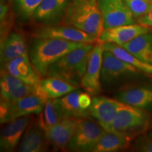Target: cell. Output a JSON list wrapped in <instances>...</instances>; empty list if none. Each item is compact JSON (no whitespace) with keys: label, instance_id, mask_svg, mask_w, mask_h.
I'll return each instance as SVG.
<instances>
[{"label":"cell","instance_id":"cell-5","mask_svg":"<svg viewBox=\"0 0 152 152\" xmlns=\"http://www.w3.org/2000/svg\"><path fill=\"white\" fill-rule=\"evenodd\" d=\"M141 73L137 68L105 49L102 58L101 83L103 90H115L124 80Z\"/></svg>","mask_w":152,"mask_h":152},{"label":"cell","instance_id":"cell-20","mask_svg":"<svg viewBox=\"0 0 152 152\" xmlns=\"http://www.w3.org/2000/svg\"><path fill=\"white\" fill-rule=\"evenodd\" d=\"M49 146L45 131L36 123L28 125L19 142L18 151L20 152H42L47 151Z\"/></svg>","mask_w":152,"mask_h":152},{"label":"cell","instance_id":"cell-1","mask_svg":"<svg viewBox=\"0 0 152 152\" xmlns=\"http://www.w3.org/2000/svg\"><path fill=\"white\" fill-rule=\"evenodd\" d=\"M85 45L86 44L54 38L33 37L28 48V55L38 74L47 77L52 64L64 55Z\"/></svg>","mask_w":152,"mask_h":152},{"label":"cell","instance_id":"cell-26","mask_svg":"<svg viewBox=\"0 0 152 152\" xmlns=\"http://www.w3.org/2000/svg\"><path fill=\"white\" fill-rule=\"evenodd\" d=\"M39 114L37 123L44 131L52 128L63 119L54 105V99L47 100Z\"/></svg>","mask_w":152,"mask_h":152},{"label":"cell","instance_id":"cell-17","mask_svg":"<svg viewBox=\"0 0 152 152\" xmlns=\"http://www.w3.org/2000/svg\"><path fill=\"white\" fill-rule=\"evenodd\" d=\"M30 120V115H26L6 123L0 134V151L11 152L16 149Z\"/></svg>","mask_w":152,"mask_h":152},{"label":"cell","instance_id":"cell-28","mask_svg":"<svg viewBox=\"0 0 152 152\" xmlns=\"http://www.w3.org/2000/svg\"><path fill=\"white\" fill-rule=\"evenodd\" d=\"M134 151L152 152V131L147 130L134 138L132 143Z\"/></svg>","mask_w":152,"mask_h":152},{"label":"cell","instance_id":"cell-12","mask_svg":"<svg viewBox=\"0 0 152 152\" xmlns=\"http://www.w3.org/2000/svg\"><path fill=\"white\" fill-rule=\"evenodd\" d=\"M125 103L105 96H95L90 107L91 117L96 120L106 130L110 131L113 120Z\"/></svg>","mask_w":152,"mask_h":152},{"label":"cell","instance_id":"cell-9","mask_svg":"<svg viewBox=\"0 0 152 152\" xmlns=\"http://www.w3.org/2000/svg\"><path fill=\"white\" fill-rule=\"evenodd\" d=\"M98 3L104 30L137 23L125 0H98Z\"/></svg>","mask_w":152,"mask_h":152},{"label":"cell","instance_id":"cell-15","mask_svg":"<svg viewBox=\"0 0 152 152\" xmlns=\"http://www.w3.org/2000/svg\"><path fill=\"white\" fill-rule=\"evenodd\" d=\"M0 90L1 100L12 102L28 95L36 94V85H28L7 71L1 70Z\"/></svg>","mask_w":152,"mask_h":152},{"label":"cell","instance_id":"cell-22","mask_svg":"<svg viewBox=\"0 0 152 152\" xmlns=\"http://www.w3.org/2000/svg\"><path fill=\"white\" fill-rule=\"evenodd\" d=\"M26 53H28V50L23 35L17 32H13L1 41V66Z\"/></svg>","mask_w":152,"mask_h":152},{"label":"cell","instance_id":"cell-11","mask_svg":"<svg viewBox=\"0 0 152 152\" xmlns=\"http://www.w3.org/2000/svg\"><path fill=\"white\" fill-rule=\"evenodd\" d=\"M33 36L42 38H54L85 44L98 42V39L94 36L76 28L61 23L42 26L34 33Z\"/></svg>","mask_w":152,"mask_h":152},{"label":"cell","instance_id":"cell-29","mask_svg":"<svg viewBox=\"0 0 152 152\" xmlns=\"http://www.w3.org/2000/svg\"><path fill=\"white\" fill-rule=\"evenodd\" d=\"M43 0H16L18 14L24 18L33 16V13Z\"/></svg>","mask_w":152,"mask_h":152},{"label":"cell","instance_id":"cell-13","mask_svg":"<svg viewBox=\"0 0 152 152\" xmlns=\"http://www.w3.org/2000/svg\"><path fill=\"white\" fill-rule=\"evenodd\" d=\"M70 2L71 0H43L32 17L43 26L61 23Z\"/></svg>","mask_w":152,"mask_h":152},{"label":"cell","instance_id":"cell-19","mask_svg":"<svg viewBox=\"0 0 152 152\" xmlns=\"http://www.w3.org/2000/svg\"><path fill=\"white\" fill-rule=\"evenodd\" d=\"M78 87L54 77L40 79L36 85V94L45 99H55L77 90Z\"/></svg>","mask_w":152,"mask_h":152},{"label":"cell","instance_id":"cell-2","mask_svg":"<svg viewBox=\"0 0 152 152\" xmlns=\"http://www.w3.org/2000/svg\"><path fill=\"white\" fill-rule=\"evenodd\" d=\"M61 24L77 28L98 39L104 30L98 0H71Z\"/></svg>","mask_w":152,"mask_h":152},{"label":"cell","instance_id":"cell-7","mask_svg":"<svg viewBox=\"0 0 152 152\" xmlns=\"http://www.w3.org/2000/svg\"><path fill=\"white\" fill-rule=\"evenodd\" d=\"M106 130L90 118L80 119L75 134L67 149L74 152H90L93 149Z\"/></svg>","mask_w":152,"mask_h":152},{"label":"cell","instance_id":"cell-14","mask_svg":"<svg viewBox=\"0 0 152 152\" xmlns=\"http://www.w3.org/2000/svg\"><path fill=\"white\" fill-rule=\"evenodd\" d=\"M80 119L71 117L64 118L56 125L45 131L49 145L54 149H67L77 130Z\"/></svg>","mask_w":152,"mask_h":152},{"label":"cell","instance_id":"cell-31","mask_svg":"<svg viewBox=\"0 0 152 152\" xmlns=\"http://www.w3.org/2000/svg\"><path fill=\"white\" fill-rule=\"evenodd\" d=\"M8 6L3 3H1V6H0V18H1V21L5 20L6 17H7V14H8Z\"/></svg>","mask_w":152,"mask_h":152},{"label":"cell","instance_id":"cell-16","mask_svg":"<svg viewBox=\"0 0 152 152\" xmlns=\"http://www.w3.org/2000/svg\"><path fill=\"white\" fill-rule=\"evenodd\" d=\"M151 28L140 24H130L117 26L104 30L98 38L99 42L113 43L123 46L142 34L151 31Z\"/></svg>","mask_w":152,"mask_h":152},{"label":"cell","instance_id":"cell-18","mask_svg":"<svg viewBox=\"0 0 152 152\" xmlns=\"http://www.w3.org/2000/svg\"><path fill=\"white\" fill-rule=\"evenodd\" d=\"M1 67V70L7 71L28 85H37L41 79L30 61L28 53L6 63Z\"/></svg>","mask_w":152,"mask_h":152},{"label":"cell","instance_id":"cell-3","mask_svg":"<svg viewBox=\"0 0 152 152\" xmlns=\"http://www.w3.org/2000/svg\"><path fill=\"white\" fill-rule=\"evenodd\" d=\"M94 44H86L64 55L49 68L47 76L64 80L77 87L86 72Z\"/></svg>","mask_w":152,"mask_h":152},{"label":"cell","instance_id":"cell-6","mask_svg":"<svg viewBox=\"0 0 152 152\" xmlns=\"http://www.w3.org/2000/svg\"><path fill=\"white\" fill-rule=\"evenodd\" d=\"M47 101L36 94L28 95L12 102L1 100V124H6L18 118L26 115L39 114L42 111Z\"/></svg>","mask_w":152,"mask_h":152},{"label":"cell","instance_id":"cell-30","mask_svg":"<svg viewBox=\"0 0 152 152\" xmlns=\"http://www.w3.org/2000/svg\"><path fill=\"white\" fill-rule=\"evenodd\" d=\"M137 23L142 26L152 29V10L147 15L137 19Z\"/></svg>","mask_w":152,"mask_h":152},{"label":"cell","instance_id":"cell-25","mask_svg":"<svg viewBox=\"0 0 152 152\" xmlns=\"http://www.w3.org/2000/svg\"><path fill=\"white\" fill-rule=\"evenodd\" d=\"M104 49L113 53V54L118 57L119 58L129 63L131 65L134 66L142 73L149 76H152V64L144 61L140 58L133 56L132 54L128 52L123 47L118 46L113 43H104Z\"/></svg>","mask_w":152,"mask_h":152},{"label":"cell","instance_id":"cell-27","mask_svg":"<svg viewBox=\"0 0 152 152\" xmlns=\"http://www.w3.org/2000/svg\"><path fill=\"white\" fill-rule=\"evenodd\" d=\"M137 19L147 15L152 10V0H125Z\"/></svg>","mask_w":152,"mask_h":152},{"label":"cell","instance_id":"cell-4","mask_svg":"<svg viewBox=\"0 0 152 152\" xmlns=\"http://www.w3.org/2000/svg\"><path fill=\"white\" fill-rule=\"evenodd\" d=\"M150 116L145 110L125 104L113 120L110 131L128 136L131 140L150 128Z\"/></svg>","mask_w":152,"mask_h":152},{"label":"cell","instance_id":"cell-8","mask_svg":"<svg viewBox=\"0 0 152 152\" xmlns=\"http://www.w3.org/2000/svg\"><path fill=\"white\" fill-rule=\"evenodd\" d=\"M92 98L87 92L75 90L61 97L54 99V105L63 118H90V107Z\"/></svg>","mask_w":152,"mask_h":152},{"label":"cell","instance_id":"cell-21","mask_svg":"<svg viewBox=\"0 0 152 152\" xmlns=\"http://www.w3.org/2000/svg\"><path fill=\"white\" fill-rule=\"evenodd\" d=\"M116 98L128 105L147 111H152V87H137L125 89L117 93Z\"/></svg>","mask_w":152,"mask_h":152},{"label":"cell","instance_id":"cell-24","mask_svg":"<svg viewBox=\"0 0 152 152\" xmlns=\"http://www.w3.org/2000/svg\"><path fill=\"white\" fill-rule=\"evenodd\" d=\"M133 56L152 64V30L121 46Z\"/></svg>","mask_w":152,"mask_h":152},{"label":"cell","instance_id":"cell-10","mask_svg":"<svg viewBox=\"0 0 152 152\" xmlns=\"http://www.w3.org/2000/svg\"><path fill=\"white\" fill-rule=\"evenodd\" d=\"M104 50V43L98 42L96 45H94L89 57L86 72L81 81V86L92 96H98L103 91L101 73Z\"/></svg>","mask_w":152,"mask_h":152},{"label":"cell","instance_id":"cell-23","mask_svg":"<svg viewBox=\"0 0 152 152\" xmlns=\"http://www.w3.org/2000/svg\"><path fill=\"white\" fill-rule=\"evenodd\" d=\"M131 139L128 136L105 130L92 152H115L126 149L130 146Z\"/></svg>","mask_w":152,"mask_h":152}]
</instances>
